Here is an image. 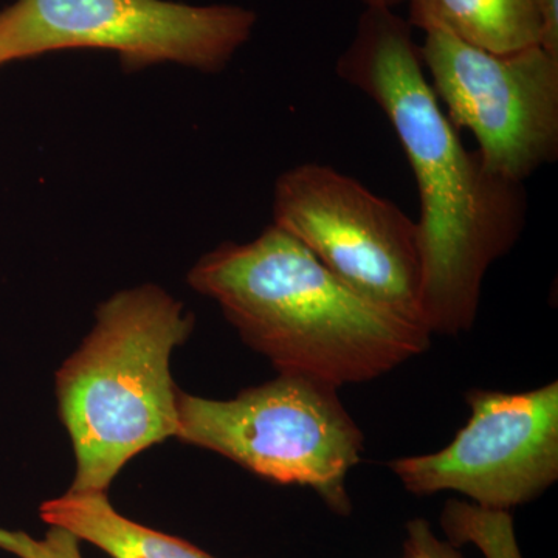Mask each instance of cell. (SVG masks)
<instances>
[{"label": "cell", "mask_w": 558, "mask_h": 558, "mask_svg": "<svg viewBox=\"0 0 558 558\" xmlns=\"http://www.w3.org/2000/svg\"><path fill=\"white\" fill-rule=\"evenodd\" d=\"M337 75L385 113L416 180L425 328L432 336L468 332L488 269L526 227L523 183L488 171L462 145L429 86L413 27L395 10L360 14Z\"/></svg>", "instance_id": "cell-1"}, {"label": "cell", "mask_w": 558, "mask_h": 558, "mask_svg": "<svg viewBox=\"0 0 558 558\" xmlns=\"http://www.w3.org/2000/svg\"><path fill=\"white\" fill-rule=\"evenodd\" d=\"M189 284L278 373L336 388L385 376L432 344L424 326L349 288L275 223L255 241L202 256Z\"/></svg>", "instance_id": "cell-2"}, {"label": "cell", "mask_w": 558, "mask_h": 558, "mask_svg": "<svg viewBox=\"0 0 558 558\" xmlns=\"http://www.w3.org/2000/svg\"><path fill=\"white\" fill-rule=\"evenodd\" d=\"M39 517L112 558H216L185 539L126 519L110 505L108 494L65 492L40 505Z\"/></svg>", "instance_id": "cell-9"}, {"label": "cell", "mask_w": 558, "mask_h": 558, "mask_svg": "<svg viewBox=\"0 0 558 558\" xmlns=\"http://www.w3.org/2000/svg\"><path fill=\"white\" fill-rule=\"evenodd\" d=\"M405 558H464L453 543L440 542L428 521L416 519L407 524L403 543Z\"/></svg>", "instance_id": "cell-13"}, {"label": "cell", "mask_w": 558, "mask_h": 558, "mask_svg": "<svg viewBox=\"0 0 558 558\" xmlns=\"http://www.w3.org/2000/svg\"><path fill=\"white\" fill-rule=\"evenodd\" d=\"M450 542L462 545L473 543L486 558H523L517 545L512 519L502 510L478 508L459 502L446 520Z\"/></svg>", "instance_id": "cell-11"}, {"label": "cell", "mask_w": 558, "mask_h": 558, "mask_svg": "<svg viewBox=\"0 0 558 558\" xmlns=\"http://www.w3.org/2000/svg\"><path fill=\"white\" fill-rule=\"evenodd\" d=\"M255 11L170 0H17L0 11V65L49 51L119 53L126 72L175 62L216 73L252 36Z\"/></svg>", "instance_id": "cell-5"}, {"label": "cell", "mask_w": 558, "mask_h": 558, "mask_svg": "<svg viewBox=\"0 0 558 558\" xmlns=\"http://www.w3.org/2000/svg\"><path fill=\"white\" fill-rule=\"evenodd\" d=\"M194 329V315L159 286L110 296L80 348L54 374L75 478L70 492L108 494L142 451L178 432L179 387L171 355Z\"/></svg>", "instance_id": "cell-3"}, {"label": "cell", "mask_w": 558, "mask_h": 558, "mask_svg": "<svg viewBox=\"0 0 558 558\" xmlns=\"http://www.w3.org/2000/svg\"><path fill=\"white\" fill-rule=\"evenodd\" d=\"M365 5V9H387L395 10L400 3L405 0H360Z\"/></svg>", "instance_id": "cell-15"}, {"label": "cell", "mask_w": 558, "mask_h": 558, "mask_svg": "<svg viewBox=\"0 0 558 558\" xmlns=\"http://www.w3.org/2000/svg\"><path fill=\"white\" fill-rule=\"evenodd\" d=\"M81 539L68 529L50 526L44 538L0 527V549L16 558H84Z\"/></svg>", "instance_id": "cell-12"}, {"label": "cell", "mask_w": 558, "mask_h": 558, "mask_svg": "<svg viewBox=\"0 0 558 558\" xmlns=\"http://www.w3.org/2000/svg\"><path fill=\"white\" fill-rule=\"evenodd\" d=\"M175 438L271 483L310 487L340 515L351 512L347 481L365 436L339 388L325 381L279 373L227 400L179 389Z\"/></svg>", "instance_id": "cell-4"}, {"label": "cell", "mask_w": 558, "mask_h": 558, "mask_svg": "<svg viewBox=\"0 0 558 558\" xmlns=\"http://www.w3.org/2000/svg\"><path fill=\"white\" fill-rule=\"evenodd\" d=\"M422 65L447 119L472 132L488 171L524 183L558 157V58L539 46L481 49L424 32Z\"/></svg>", "instance_id": "cell-7"}, {"label": "cell", "mask_w": 558, "mask_h": 558, "mask_svg": "<svg viewBox=\"0 0 558 558\" xmlns=\"http://www.w3.org/2000/svg\"><path fill=\"white\" fill-rule=\"evenodd\" d=\"M470 418L449 446L392 459L388 468L417 497L457 492L502 510L542 497L558 480V384L526 392L473 389Z\"/></svg>", "instance_id": "cell-8"}, {"label": "cell", "mask_w": 558, "mask_h": 558, "mask_svg": "<svg viewBox=\"0 0 558 558\" xmlns=\"http://www.w3.org/2000/svg\"><path fill=\"white\" fill-rule=\"evenodd\" d=\"M274 219L349 288L425 328L417 220L395 202L328 165L303 163L279 175Z\"/></svg>", "instance_id": "cell-6"}, {"label": "cell", "mask_w": 558, "mask_h": 558, "mask_svg": "<svg viewBox=\"0 0 558 558\" xmlns=\"http://www.w3.org/2000/svg\"><path fill=\"white\" fill-rule=\"evenodd\" d=\"M539 21L538 46L558 58V0H535Z\"/></svg>", "instance_id": "cell-14"}, {"label": "cell", "mask_w": 558, "mask_h": 558, "mask_svg": "<svg viewBox=\"0 0 558 558\" xmlns=\"http://www.w3.org/2000/svg\"><path fill=\"white\" fill-rule=\"evenodd\" d=\"M411 27L442 31L472 46L510 53L538 46L535 0H405Z\"/></svg>", "instance_id": "cell-10"}]
</instances>
